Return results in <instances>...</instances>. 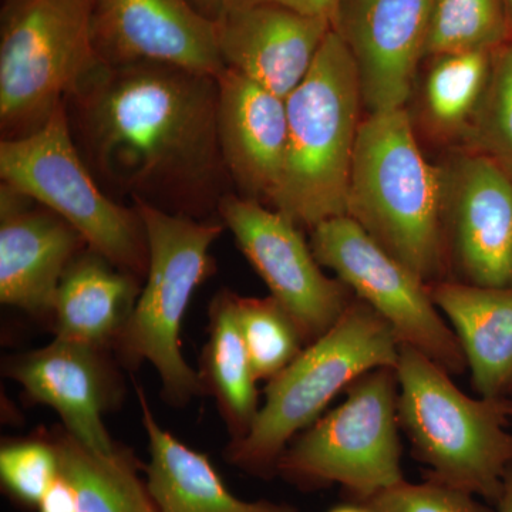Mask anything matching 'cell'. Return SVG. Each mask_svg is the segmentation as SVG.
<instances>
[{
	"label": "cell",
	"mask_w": 512,
	"mask_h": 512,
	"mask_svg": "<svg viewBox=\"0 0 512 512\" xmlns=\"http://www.w3.org/2000/svg\"><path fill=\"white\" fill-rule=\"evenodd\" d=\"M64 109L80 156L113 200L207 221L235 192L218 143L217 77L103 63Z\"/></svg>",
	"instance_id": "cell-1"
},
{
	"label": "cell",
	"mask_w": 512,
	"mask_h": 512,
	"mask_svg": "<svg viewBox=\"0 0 512 512\" xmlns=\"http://www.w3.org/2000/svg\"><path fill=\"white\" fill-rule=\"evenodd\" d=\"M346 215L426 284L450 279L443 167L424 156L406 109L360 123Z\"/></svg>",
	"instance_id": "cell-2"
},
{
	"label": "cell",
	"mask_w": 512,
	"mask_h": 512,
	"mask_svg": "<svg viewBox=\"0 0 512 512\" xmlns=\"http://www.w3.org/2000/svg\"><path fill=\"white\" fill-rule=\"evenodd\" d=\"M286 101L288 141L272 208L312 231L346 215V195L363 106L356 63L330 30L308 76Z\"/></svg>",
	"instance_id": "cell-3"
},
{
	"label": "cell",
	"mask_w": 512,
	"mask_h": 512,
	"mask_svg": "<svg viewBox=\"0 0 512 512\" xmlns=\"http://www.w3.org/2000/svg\"><path fill=\"white\" fill-rule=\"evenodd\" d=\"M400 427L424 478L497 503L512 464L508 399L471 397L419 350L400 345Z\"/></svg>",
	"instance_id": "cell-4"
},
{
	"label": "cell",
	"mask_w": 512,
	"mask_h": 512,
	"mask_svg": "<svg viewBox=\"0 0 512 512\" xmlns=\"http://www.w3.org/2000/svg\"><path fill=\"white\" fill-rule=\"evenodd\" d=\"M399 356L389 323L355 296L333 328L269 380L251 429L229 443L227 460L252 476L275 477L279 458L299 431L312 426L359 377L380 367L396 369Z\"/></svg>",
	"instance_id": "cell-5"
},
{
	"label": "cell",
	"mask_w": 512,
	"mask_h": 512,
	"mask_svg": "<svg viewBox=\"0 0 512 512\" xmlns=\"http://www.w3.org/2000/svg\"><path fill=\"white\" fill-rule=\"evenodd\" d=\"M133 205L146 227L150 261L146 285L113 348L128 369L150 362L164 400L184 406L207 390L181 352V323L195 289L214 272L210 249L225 225L220 218L201 221L143 202Z\"/></svg>",
	"instance_id": "cell-6"
},
{
	"label": "cell",
	"mask_w": 512,
	"mask_h": 512,
	"mask_svg": "<svg viewBox=\"0 0 512 512\" xmlns=\"http://www.w3.org/2000/svg\"><path fill=\"white\" fill-rule=\"evenodd\" d=\"M94 0H5L0 28L2 138L40 130L101 66Z\"/></svg>",
	"instance_id": "cell-7"
},
{
	"label": "cell",
	"mask_w": 512,
	"mask_h": 512,
	"mask_svg": "<svg viewBox=\"0 0 512 512\" xmlns=\"http://www.w3.org/2000/svg\"><path fill=\"white\" fill-rule=\"evenodd\" d=\"M345 393L338 407L319 417L286 447L276 476L302 491L340 485L349 501L363 503L406 480L396 369L372 370Z\"/></svg>",
	"instance_id": "cell-8"
},
{
	"label": "cell",
	"mask_w": 512,
	"mask_h": 512,
	"mask_svg": "<svg viewBox=\"0 0 512 512\" xmlns=\"http://www.w3.org/2000/svg\"><path fill=\"white\" fill-rule=\"evenodd\" d=\"M0 180L69 222L87 247L137 278H146L150 251L134 205L113 200L84 163L64 103L29 136L0 141Z\"/></svg>",
	"instance_id": "cell-9"
},
{
	"label": "cell",
	"mask_w": 512,
	"mask_h": 512,
	"mask_svg": "<svg viewBox=\"0 0 512 512\" xmlns=\"http://www.w3.org/2000/svg\"><path fill=\"white\" fill-rule=\"evenodd\" d=\"M309 244L323 268L389 323L400 345L419 350L451 376L468 372L460 342L431 299L429 284L348 215L320 222Z\"/></svg>",
	"instance_id": "cell-10"
},
{
	"label": "cell",
	"mask_w": 512,
	"mask_h": 512,
	"mask_svg": "<svg viewBox=\"0 0 512 512\" xmlns=\"http://www.w3.org/2000/svg\"><path fill=\"white\" fill-rule=\"evenodd\" d=\"M218 218L264 279L269 295L291 313L306 345L342 318L355 295L316 261L302 229L282 212L235 192L225 195Z\"/></svg>",
	"instance_id": "cell-11"
},
{
	"label": "cell",
	"mask_w": 512,
	"mask_h": 512,
	"mask_svg": "<svg viewBox=\"0 0 512 512\" xmlns=\"http://www.w3.org/2000/svg\"><path fill=\"white\" fill-rule=\"evenodd\" d=\"M441 167L448 281L512 286V170L463 146Z\"/></svg>",
	"instance_id": "cell-12"
},
{
	"label": "cell",
	"mask_w": 512,
	"mask_h": 512,
	"mask_svg": "<svg viewBox=\"0 0 512 512\" xmlns=\"http://www.w3.org/2000/svg\"><path fill=\"white\" fill-rule=\"evenodd\" d=\"M436 0H342L332 28L356 63L369 113L406 109Z\"/></svg>",
	"instance_id": "cell-13"
},
{
	"label": "cell",
	"mask_w": 512,
	"mask_h": 512,
	"mask_svg": "<svg viewBox=\"0 0 512 512\" xmlns=\"http://www.w3.org/2000/svg\"><path fill=\"white\" fill-rule=\"evenodd\" d=\"M93 40L110 66L163 63L214 77L225 69L217 23L191 0H94Z\"/></svg>",
	"instance_id": "cell-14"
},
{
	"label": "cell",
	"mask_w": 512,
	"mask_h": 512,
	"mask_svg": "<svg viewBox=\"0 0 512 512\" xmlns=\"http://www.w3.org/2000/svg\"><path fill=\"white\" fill-rule=\"evenodd\" d=\"M87 242L69 222L0 183V301L35 316L53 315L67 268Z\"/></svg>",
	"instance_id": "cell-15"
},
{
	"label": "cell",
	"mask_w": 512,
	"mask_h": 512,
	"mask_svg": "<svg viewBox=\"0 0 512 512\" xmlns=\"http://www.w3.org/2000/svg\"><path fill=\"white\" fill-rule=\"evenodd\" d=\"M215 23L224 66L285 100L308 76L332 30L328 19L271 3H235Z\"/></svg>",
	"instance_id": "cell-16"
},
{
	"label": "cell",
	"mask_w": 512,
	"mask_h": 512,
	"mask_svg": "<svg viewBox=\"0 0 512 512\" xmlns=\"http://www.w3.org/2000/svg\"><path fill=\"white\" fill-rule=\"evenodd\" d=\"M217 82L218 143L235 194L272 208L284 173L286 101L227 67Z\"/></svg>",
	"instance_id": "cell-17"
},
{
	"label": "cell",
	"mask_w": 512,
	"mask_h": 512,
	"mask_svg": "<svg viewBox=\"0 0 512 512\" xmlns=\"http://www.w3.org/2000/svg\"><path fill=\"white\" fill-rule=\"evenodd\" d=\"M103 352L56 338L45 348L15 357L6 369L30 400L59 413L74 439L110 453L117 443L104 426L103 414L119 396V386Z\"/></svg>",
	"instance_id": "cell-18"
},
{
	"label": "cell",
	"mask_w": 512,
	"mask_h": 512,
	"mask_svg": "<svg viewBox=\"0 0 512 512\" xmlns=\"http://www.w3.org/2000/svg\"><path fill=\"white\" fill-rule=\"evenodd\" d=\"M429 293L456 333L477 396L512 394V286L491 288L440 281Z\"/></svg>",
	"instance_id": "cell-19"
},
{
	"label": "cell",
	"mask_w": 512,
	"mask_h": 512,
	"mask_svg": "<svg viewBox=\"0 0 512 512\" xmlns=\"http://www.w3.org/2000/svg\"><path fill=\"white\" fill-rule=\"evenodd\" d=\"M137 397L150 447L144 471L158 512H298L291 504L239 500L205 454L185 446L158 424L141 387Z\"/></svg>",
	"instance_id": "cell-20"
},
{
	"label": "cell",
	"mask_w": 512,
	"mask_h": 512,
	"mask_svg": "<svg viewBox=\"0 0 512 512\" xmlns=\"http://www.w3.org/2000/svg\"><path fill=\"white\" fill-rule=\"evenodd\" d=\"M141 279L87 248L67 268L56 293V338L106 350L119 338Z\"/></svg>",
	"instance_id": "cell-21"
},
{
	"label": "cell",
	"mask_w": 512,
	"mask_h": 512,
	"mask_svg": "<svg viewBox=\"0 0 512 512\" xmlns=\"http://www.w3.org/2000/svg\"><path fill=\"white\" fill-rule=\"evenodd\" d=\"M59 458L60 477L76 495L79 512H158L140 477L141 464L117 444L100 453L74 439L66 429L49 434Z\"/></svg>",
	"instance_id": "cell-22"
},
{
	"label": "cell",
	"mask_w": 512,
	"mask_h": 512,
	"mask_svg": "<svg viewBox=\"0 0 512 512\" xmlns=\"http://www.w3.org/2000/svg\"><path fill=\"white\" fill-rule=\"evenodd\" d=\"M238 293L222 289L210 306V339L204 352L205 390H210L232 434L247 436L258 414L254 369L239 326Z\"/></svg>",
	"instance_id": "cell-23"
},
{
	"label": "cell",
	"mask_w": 512,
	"mask_h": 512,
	"mask_svg": "<svg viewBox=\"0 0 512 512\" xmlns=\"http://www.w3.org/2000/svg\"><path fill=\"white\" fill-rule=\"evenodd\" d=\"M493 53L471 50L431 57L423 87V116L436 137L461 140L483 99Z\"/></svg>",
	"instance_id": "cell-24"
},
{
	"label": "cell",
	"mask_w": 512,
	"mask_h": 512,
	"mask_svg": "<svg viewBox=\"0 0 512 512\" xmlns=\"http://www.w3.org/2000/svg\"><path fill=\"white\" fill-rule=\"evenodd\" d=\"M512 40L504 0H436L424 57L487 50Z\"/></svg>",
	"instance_id": "cell-25"
},
{
	"label": "cell",
	"mask_w": 512,
	"mask_h": 512,
	"mask_svg": "<svg viewBox=\"0 0 512 512\" xmlns=\"http://www.w3.org/2000/svg\"><path fill=\"white\" fill-rule=\"evenodd\" d=\"M239 326L256 380L274 379L306 346L291 313L274 296L237 295Z\"/></svg>",
	"instance_id": "cell-26"
},
{
	"label": "cell",
	"mask_w": 512,
	"mask_h": 512,
	"mask_svg": "<svg viewBox=\"0 0 512 512\" xmlns=\"http://www.w3.org/2000/svg\"><path fill=\"white\" fill-rule=\"evenodd\" d=\"M461 143L512 170V40L494 50L483 99Z\"/></svg>",
	"instance_id": "cell-27"
},
{
	"label": "cell",
	"mask_w": 512,
	"mask_h": 512,
	"mask_svg": "<svg viewBox=\"0 0 512 512\" xmlns=\"http://www.w3.org/2000/svg\"><path fill=\"white\" fill-rule=\"evenodd\" d=\"M59 477V458L47 436L6 444L0 450V480L20 504L39 507Z\"/></svg>",
	"instance_id": "cell-28"
},
{
	"label": "cell",
	"mask_w": 512,
	"mask_h": 512,
	"mask_svg": "<svg viewBox=\"0 0 512 512\" xmlns=\"http://www.w3.org/2000/svg\"><path fill=\"white\" fill-rule=\"evenodd\" d=\"M476 495L439 481L424 478L423 483H400L367 498L372 512H493Z\"/></svg>",
	"instance_id": "cell-29"
},
{
	"label": "cell",
	"mask_w": 512,
	"mask_h": 512,
	"mask_svg": "<svg viewBox=\"0 0 512 512\" xmlns=\"http://www.w3.org/2000/svg\"><path fill=\"white\" fill-rule=\"evenodd\" d=\"M241 2L271 3V5L282 6V8L301 13V15L328 19L333 23L342 0H241Z\"/></svg>",
	"instance_id": "cell-30"
},
{
	"label": "cell",
	"mask_w": 512,
	"mask_h": 512,
	"mask_svg": "<svg viewBox=\"0 0 512 512\" xmlns=\"http://www.w3.org/2000/svg\"><path fill=\"white\" fill-rule=\"evenodd\" d=\"M37 508L40 512H79L73 488L63 477H59Z\"/></svg>",
	"instance_id": "cell-31"
},
{
	"label": "cell",
	"mask_w": 512,
	"mask_h": 512,
	"mask_svg": "<svg viewBox=\"0 0 512 512\" xmlns=\"http://www.w3.org/2000/svg\"><path fill=\"white\" fill-rule=\"evenodd\" d=\"M191 2L194 3L197 9L201 10L204 15L215 20L225 9L235 5V3L241 2V0H191Z\"/></svg>",
	"instance_id": "cell-32"
},
{
	"label": "cell",
	"mask_w": 512,
	"mask_h": 512,
	"mask_svg": "<svg viewBox=\"0 0 512 512\" xmlns=\"http://www.w3.org/2000/svg\"><path fill=\"white\" fill-rule=\"evenodd\" d=\"M495 505L497 512H512V464L505 473L503 490Z\"/></svg>",
	"instance_id": "cell-33"
},
{
	"label": "cell",
	"mask_w": 512,
	"mask_h": 512,
	"mask_svg": "<svg viewBox=\"0 0 512 512\" xmlns=\"http://www.w3.org/2000/svg\"><path fill=\"white\" fill-rule=\"evenodd\" d=\"M329 512H372L365 504L355 503V501H349L348 504L338 505V507L332 508Z\"/></svg>",
	"instance_id": "cell-34"
},
{
	"label": "cell",
	"mask_w": 512,
	"mask_h": 512,
	"mask_svg": "<svg viewBox=\"0 0 512 512\" xmlns=\"http://www.w3.org/2000/svg\"><path fill=\"white\" fill-rule=\"evenodd\" d=\"M505 9H507L508 19H510L512 29V0H504Z\"/></svg>",
	"instance_id": "cell-35"
},
{
	"label": "cell",
	"mask_w": 512,
	"mask_h": 512,
	"mask_svg": "<svg viewBox=\"0 0 512 512\" xmlns=\"http://www.w3.org/2000/svg\"><path fill=\"white\" fill-rule=\"evenodd\" d=\"M508 403H510V417H511V424H512V394L510 397H508Z\"/></svg>",
	"instance_id": "cell-36"
}]
</instances>
